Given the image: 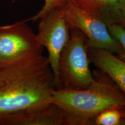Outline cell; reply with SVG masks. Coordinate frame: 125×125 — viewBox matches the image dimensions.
Wrapping results in <instances>:
<instances>
[{
  "instance_id": "obj_2",
  "label": "cell",
  "mask_w": 125,
  "mask_h": 125,
  "mask_svg": "<svg viewBox=\"0 0 125 125\" xmlns=\"http://www.w3.org/2000/svg\"><path fill=\"white\" fill-rule=\"evenodd\" d=\"M94 80L81 90L60 89L52 93L51 102L64 111L68 125H93L101 112L125 107V96L116 84L104 72L93 73Z\"/></svg>"
},
{
  "instance_id": "obj_13",
  "label": "cell",
  "mask_w": 125,
  "mask_h": 125,
  "mask_svg": "<svg viewBox=\"0 0 125 125\" xmlns=\"http://www.w3.org/2000/svg\"><path fill=\"white\" fill-rule=\"evenodd\" d=\"M121 111H122V113L123 118V119H124V121L125 122V107H122L121 108Z\"/></svg>"
},
{
  "instance_id": "obj_10",
  "label": "cell",
  "mask_w": 125,
  "mask_h": 125,
  "mask_svg": "<svg viewBox=\"0 0 125 125\" xmlns=\"http://www.w3.org/2000/svg\"><path fill=\"white\" fill-rule=\"evenodd\" d=\"M121 108L107 109L100 113L94 119L96 125H125L123 118Z\"/></svg>"
},
{
  "instance_id": "obj_9",
  "label": "cell",
  "mask_w": 125,
  "mask_h": 125,
  "mask_svg": "<svg viewBox=\"0 0 125 125\" xmlns=\"http://www.w3.org/2000/svg\"><path fill=\"white\" fill-rule=\"evenodd\" d=\"M87 54L90 62L105 73L125 96V62L105 50L87 48Z\"/></svg>"
},
{
  "instance_id": "obj_5",
  "label": "cell",
  "mask_w": 125,
  "mask_h": 125,
  "mask_svg": "<svg viewBox=\"0 0 125 125\" xmlns=\"http://www.w3.org/2000/svg\"><path fill=\"white\" fill-rule=\"evenodd\" d=\"M66 22L70 29L79 30L86 37L87 48L108 51L119 55L122 47L111 35L107 25L83 10L70 0L64 8Z\"/></svg>"
},
{
  "instance_id": "obj_7",
  "label": "cell",
  "mask_w": 125,
  "mask_h": 125,
  "mask_svg": "<svg viewBox=\"0 0 125 125\" xmlns=\"http://www.w3.org/2000/svg\"><path fill=\"white\" fill-rule=\"evenodd\" d=\"M0 125H68L62 108L49 102L0 118Z\"/></svg>"
},
{
  "instance_id": "obj_6",
  "label": "cell",
  "mask_w": 125,
  "mask_h": 125,
  "mask_svg": "<svg viewBox=\"0 0 125 125\" xmlns=\"http://www.w3.org/2000/svg\"><path fill=\"white\" fill-rule=\"evenodd\" d=\"M43 47L26 21L0 26V62H7L25 56L42 54Z\"/></svg>"
},
{
  "instance_id": "obj_12",
  "label": "cell",
  "mask_w": 125,
  "mask_h": 125,
  "mask_svg": "<svg viewBox=\"0 0 125 125\" xmlns=\"http://www.w3.org/2000/svg\"><path fill=\"white\" fill-rule=\"evenodd\" d=\"M67 1L68 0H44V4L40 12L30 18L29 20L35 21L49 10L58 8H64L67 4Z\"/></svg>"
},
{
  "instance_id": "obj_1",
  "label": "cell",
  "mask_w": 125,
  "mask_h": 125,
  "mask_svg": "<svg viewBox=\"0 0 125 125\" xmlns=\"http://www.w3.org/2000/svg\"><path fill=\"white\" fill-rule=\"evenodd\" d=\"M53 73L42 54L0 62V118L51 102Z\"/></svg>"
},
{
  "instance_id": "obj_3",
  "label": "cell",
  "mask_w": 125,
  "mask_h": 125,
  "mask_svg": "<svg viewBox=\"0 0 125 125\" xmlns=\"http://www.w3.org/2000/svg\"><path fill=\"white\" fill-rule=\"evenodd\" d=\"M86 40L79 30L70 29L69 40L59 61V78L62 88L83 89L94 80L90 68L91 62L87 54Z\"/></svg>"
},
{
  "instance_id": "obj_14",
  "label": "cell",
  "mask_w": 125,
  "mask_h": 125,
  "mask_svg": "<svg viewBox=\"0 0 125 125\" xmlns=\"http://www.w3.org/2000/svg\"><path fill=\"white\" fill-rule=\"evenodd\" d=\"M123 27H124V28H125V24H124V25H123Z\"/></svg>"
},
{
  "instance_id": "obj_4",
  "label": "cell",
  "mask_w": 125,
  "mask_h": 125,
  "mask_svg": "<svg viewBox=\"0 0 125 125\" xmlns=\"http://www.w3.org/2000/svg\"><path fill=\"white\" fill-rule=\"evenodd\" d=\"M64 8L53 9L42 16L39 19L36 34L40 44L48 51L47 57L53 73L56 89L62 88L59 78V61L70 38V28L65 20Z\"/></svg>"
},
{
  "instance_id": "obj_8",
  "label": "cell",
  "mask_w": 125,
  "mask_h": 125,
  "mask_svg": "<svg viewBox=\"0 0 125 125\" xmlns=\"http://www.w3.org/2000/svg\"><path fill=\"white\" fill-rule=\"evenodd\" d=\"M105 23L107 26L125 23V0H70Z\"/></svg>"
},
{
  "instance_id": "obj_11",
  "label": "cell",
  "mask_w": 125,
  "mask_h": 125,
  "mask_svg": "<svg viewBox=\"0 0 125 125\" xmlns=\"http://www.w3.org/2000/svg\"><path fill=\"white\" fill-rule=\"evenodd\" d=\"M111 35L119 42L122 47V52L120 54L116 55L119 59L125 62V29L121 25L112 24L108 26Z\"/></svg>"
}]
</instances>
